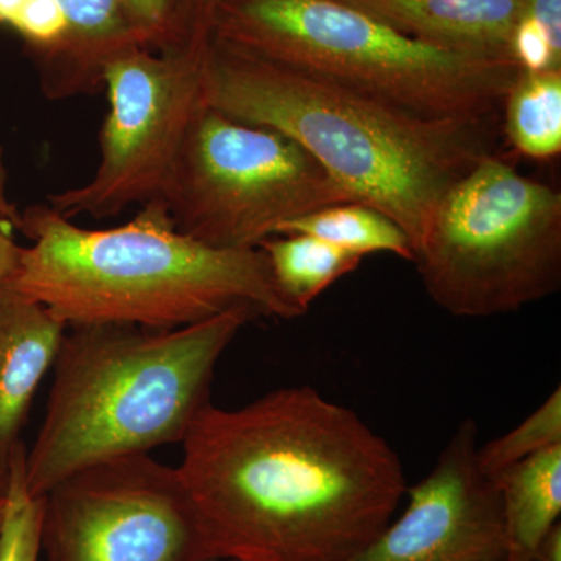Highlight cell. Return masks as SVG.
Wrapping results in <instances>:
<instances>
[{
  "mask_svg": "<svg viewBox=\"0 0 561 561\" xmlns=\"http://www.w3.org/2000/svg\"><path fill=\"white\" fill-rule=\"evenodd\" d=\"M478 424L461 421L408 505L346 561H505L500 491L478 463Z\"/></svg>",
  "mask_w": 561,
  "mask_h": 561,
  "instance_id": "10",
  "label": "cell"
},
{
  "mask_svg": "<svg viewBox=\"0 0 561 561\" xmlns=\"http://www.w3.org/2000/svg\"><path fill=\"white\" fill-rule=\"evenodd\" d=\"M208 38L168 50L133 46L103 66L110 110L99 138L98 169L88 183L50 195L51 208L69 220H102L160 201L203 105L202 58Z\"/></svg>",
  "mask_w": 561,
  "mask_h": 561,
  "instance_id": "8",
  "label": "cell"
},
{
  "mask_svg": "<svg viewBox=\"0 0 561 561\" xmlns=\"http://www.w3.org/2000/svg\"><path fill=\"white\" fill-rule=\"evenodd\" d=\"M276 286L302 313L335 280L357 271L364 257L305 234L272 236L260 243Z\"/></svg>",
  "mask_w": 561,
  "mask_h": 561,
  "instance_id": "15",
  "label": "cell"
},
{
  "mask_svg": "<svg viewBox=\"0 0 561 561\" xmlns=\"http://www.w3.org/2000/svg\"><path fill=\"white\" fill-rule=\"evenodd\" d=\"M209 561H234V560H227V559H213V560H209Z\"/></svg>",
  "mask_w": 561,
  "mask_h": 561,
  "instance_id": "30",
  "label": "cell"
},
{
  "mask_svg": "<svg viewBox=\"0 0 561 561\" xmlns=\"http://www.w3.org/2000/svg\"><path fill=\"white\" fill-rule=\"evenodd\" d=\"M250 308L175 328H68L54 364L46 416L25 454V486L43 497L72 472L181 443L208 404L225 351Z\"/></svg>",
  "mask_w": 561,
  "mask_h": 561,
  "instance_id": "4",
  "label": "cell"
},
{
  "mask_svg": "<svg viewBox=\"0 0 561 561\" xmlns=\"http://www.w3.org/2000/svg\"><path fill=\"white\" fill-rule=\"evenodd\" d=\"M158 202L183 234L245 250L287 221L350 201L295 140L203 103Z\"/></svg>",
  "mask_w": 561,
  "mask_h": 561,
  "instance_id": "7",
  "label": "cell"
},
{
  "mask_svg": "<svg viewBox=\"0 0 561 561\" xmlns=\"http://www.w3.org/2000/svg\"><path fill=\"white\" fill-rule=\"evenodd\" d=\"M27 0H0V25H13Z\"/></svg>",
  "mask_w": 561,
  "mask_h": 561,
  "instance_id": "27",
  "label": "cell"
},
{
  "mask_svg": "<svg viewBox=\"0 0 561 561\" xmlns=\"http://www.w3.org/2000/svg\"><path fill=\"white\" fill-rule=\"evenodd\" d=\"M7 479H9V472L0 470V493L7 490Z\"/></svg>",
  "mask_w": 561,
  "mask_h": 561,
  "instance_id": "29",
  "label": "cell"
},
{
  "mask_svg": "<svg viewBox=\"0 0 561 561\" xmlns=\"http://www.w3.org/2000/svg\"><path fill=\"white\" fill-rule=\"evenodd\" d=\"M413 264L443 311H522L561 287V194L486 154L449 187Z\"/></svg>",
  "mask_w": 561,
  "mask_h": 561,
  "instance_id": "6",
  "label": "cell"
},
{
  "mask_svg": "<svg viewBox=\"0 0 561 561\" xmlns=\"http://www.w3.org/2000/svg\"><path fill=\"white\" fill-rule=\"evenodd\" d=\"M442 49L513 60L526 0H339ZM515 61V60H513Z\"/></svg>",
  "mask_w": 561,
  "mask_h": 561,
  "instance_id": "12",
  "label": "cell"
},
{
  "mask_svg": "<svg viewBox=\"0 0 561 561\" xmlns=\"http://www.w3.org/2000/svg\"><path fill=\"white\" fill-rule=\"evenodd\" d=\"M9 227L10 224L0 219V287L5 286L20 257L21 247L14 242Z\"/></svg>",
  "mask_w": 561,
  "mask_h": 561,
  "instance_id": "23",
  "label": "cell"
},
{
  "mask_svg": "<svg viewBox=\"0 0 561 561\" xmlns=\"http://www.w3.org/2000/svg\"><path fill=\"white\" fill-rule=\"evenodd\" d=\"M68 20V38L44 60L43 90L51 99L94 92L103 66L125 49L144 46L122 0H57ZM146 47V46H144Z\"/></svg>",
  "mask_w": 561,
  "mask_h": 561,
  "instance_id": "13",
  "label": "cell"
},
{
  "mask_svg": "<svg viewBox=\"0 0 561 561\" xmlns=\"http://www.w3.org/2000/svg\"><path fill=\"white\" fill-rule=\"evenodd\" d=\"M209 35L435 121L493 122L523 70L423 43L339 0H224Z\"/></svg>",
  "mask_w": 561,
  "mask_h": 561,
  "instance_id": "5",
  "label": "cell"
},
{
  "mask_svg": "<svg viewBox=\"0 0 561 561\" xmlns=\"http://www.w3.org/2000/svg\"><path fill=\"white\" fill-rule=\"evenodd\" d=\"M530 561H561V523H557L531 553Z\"/></svg>",
  "mask_w": 561,
  "mask_h": 561,
  "instance_id": "24",
  "label": "cell"
},
{
  "mask_svg": "<svg viewBox=\"0 0 561 561\" xmlns=\"http://www.w3.org/2000/svg\"><path fill=\"white\" fill-rule=\"evenodd\" d=\"M140 43L153 50L176 49L208 38L197 28L195 0H122Z\"/></svg>",
  "mask_w": 561,
  "mask_h": 561,
  "instance_id": "20",
  "label": "cell"
},
{
  "mask_svg": "<svg viewBox=\"0 0 561 561\" xmlns=\"http://www.w3.org/2000/svg\"><path fill=\"white\" fill-rule=\"evenodd\" d=\"M0 219L10 225H20L21 221V214L10 202L9 192H7V169L2 147H0Z\"/></svg>",
  "mask_w": 561,
  "mask_h": 561,
  "instance_id": "25",
  "label": "cell"
},
{
  "mask_svg": "<svg viewBox=\"0 0 561 561\" xmlns=\"http://www.w3.org/2000/svg\"><path fill=\"white\" fill-rule=\"evenodd\" d=\"M224 0H195V18L202 35H209V18Z\"/></svg>",
  "mask_w": 561,
  "mask_h": 561,
  "instance_id": "26",
  "label": "cell"
},
{
  "mask_svg": "<svg viewBox=\"0 0 561 561\" xmlns=\"http://www.w3.org/2000/svg\"><path fill=\"white\" fill-rule=\"evenodd\" d=\"M181 443L176 468L216 559L350 560L409 489L389 443L309 386L208 402Z\"/></svg>",
  "mask_w": 561,
  "mask_h": 561,
  "instance_id": "1",
  "label": "cell"
},
{
  "mask_svg": "<svg viewBox=\"0 0 561 561\" xmlns=\"http://www.w3.org/2000/svg\"><path fill=\"white\" fill-rule=\"evenodd\" d=\"M504 130L513 149L531 160L561 151V69L522 70L505 95Z\"/></svg>",
  "mask_w": 561,
  "mask_h": 561,
  "instance_id": "16",
  "label": "cell"
},
{
  "mask_svg": "<svg viewBox=\"0 0 561 561\" xmlns=\"http://www.w3.org/2000/svg\"><path fill=\"white\" fill-rule=\"evenodd\" d=\"M561 445V389L546 398L540 408L507 434L478 448V463L483 474L496 478L519 461Z\"/></svg>",
  "mask_w": 561,
  "mask_h": 561,
  "instance_id": "18",
  "label": "cell"
},
{
  "mask_svg": "<svg viewBox=\"0 0 561 561\" xmlns=\"http://www.w3.org/2000/svg\"><path fill=\"white\" fill-rule=\"evenodd\" d=\"M202 101L295 140L350 202L400 225L413 260L449 187L493 153V122L415 116L210 35L202 58Z\"/></svg>",
  "mask_w": 561,
  "mask_h": 561,
  "instance_id": "2",
  "label": "cell"
},
{
  "mask_svg": "<svg viewBox=\"0 0 561 561\" xmlns=\"http://www.w3.org/2000/svg\"><path fill=\"white\" fill-rule=\"evenodd\" d=\"M46 561L216 559L179 468L150 454L91 465L43 496Z\"/></svg>",
  "mask_w": 561,
  "mask_h": 561,
  "instance_id": "9",
  "label": "cell"
},
{
  "mask_svg": "<svg viewBox=\"0 0 561 561\" xmlns=\"http://www.w3.org/2000/svg\"><path fill=\"white\" fill-rule=\"evenodd\" d=\"M66 327L39 302L0 287V470L9 472L36 390L54 367Z\"/></svg>",
  "mask_w": 561,
  "mask_h": 561,
  "instance_id": "11",
  "label": "cell"
},
{
  "mask_svg": "<svg viewBox=\"0 0 561 561\" xmlns=\"http://www.w3.org/2000/svg\"><path fill=\"white\" fill-rule=\"evenodd\" d=\"M279 234L311 236L362 257L387 253L413 262L412 243L400 225L362 203H335L312 210L284 224L275 236Z\"/></svg>",
  "mask_w": 561,
  "mask_h": 561,
  "instance_id": "17",
  "label": "cell"
},
{
  "mask_svg": "<svg viewBox=\"0 0 561 561\" xmlns=\"http://www.w3.org/2000/svg\"><path fill=\"white\" fill-rule=\"evenodd\" d=\"M11 27L36 47L44 60L61 49L69 32L65 11L57 0H27Z\"/></svg>",
  "mask_w": 561,
  "mask_h": 561,
  "instance_id": "21",
  "label": "cell"
},
{
  "mask_svg": "<svg viewBox=\"0 0 561 561\" xmlns=\"http://www.w3.org/2000/svg\"><path fill=\"white\" fill-rule=\"evenodd\" d=\"M24 443L18 445L9 465L7 508L0 535V561H38L43 497H33L25 486Z\"/></svg>",
  "mask_w": 561,
  "mask_h": 561,
  "instance_id": "19",
  "label": "cell"
},
{
  "mask_svg": "<svg viewBox=\"0 0 561 561\" xmlns=\"http://www.w3.org/2000/svg\"><path fill=\"white\" fill-rule=\"evenodd\" d=\"M523 18L534 22L561 55V0H526Z\"/></svg>",
  "mask_w": 561,
  "mask_h": 561,
  "instance_id": "22",
  "label": "cell"
},
{
  "mask_svg": "<svg viewBox=\"0 0 561 561\" xmlns=\"http://www.w3.org/2000/svg\"><path fill=\"white\" fill-rule=\"evenodd\" d=\"M505 561H530L545 535L560 523L561 445L500 472Z\"/></svg>",
  "mask_w": 561,
  "mask_h": 561,
  "instance_id": "14",
  "label": "cell"
},
{
  "mask_svg": "<svg viewBox=\"0 0 561 561\" xmlns=\"http://www.w3.org/2000/svg\"><path fill=\"white\" fill-rule=\"evenodd\" d=\"M7 490L0 493V535H2L3 519H5Z\"/></svg>",
  "mask_w": 561,
  "mask_h": 561,
  "instance_id": "28",
  "label": "cell"
},
{
  "mask_svg": "<svg viewBox=\"0 0 561 561\" xmlns=\"http://www.w3.org/2000/svg\"><path fill=\"white\" fill-rule=\"evenodd\" d=\"M5 287L46 306L68 328L127 324L175 330L232 309L291 320L305 316L273 279L264 251L206 245L173 227L161 202L119 227L88 230L49 205L27 209Z\"/></svg>",
  "mask_w": 561,
  "mask_h": 561,
  "instance_id": "3",
  "label": "cell"
}]
</instances>
